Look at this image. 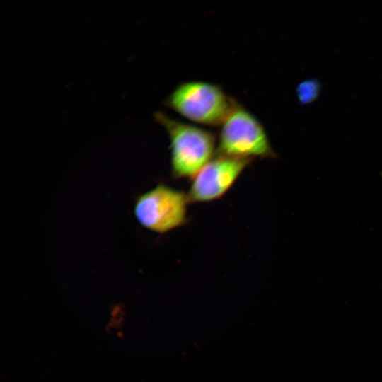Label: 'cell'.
<instances>
[{"mask_svg": "<svg viewBox=\"0 0 382 382\" xmlns=\"http://www.w3.org/2000/svg\"><path fill=\"white\" fill-rule=\"evenodd\" d=\"M155 117L170 139L173 176L176 179L192 178L214 158L217 149L214 135L200 127L175 120L160 112Z\"/></svg>", "mask_w": 382, "mask_h": 382, "instance_id": "cell-1", "label": "cell"}, {"mask_svg": "<svg viewBox=\"0 0 382 382\" xmlns=\"http://www.w3.org/2000/svg\"><path fill=\"white\" fill-rule=\"evenodd\" d=\"M219 127L217 155L250 161L277 157L262 123L237 102Z\"/></svg>", "mask_w": 382, "mask_h": 382, "instance_id": "cell-2", "label": "cell"}, {"mask_svg": "<svg viewBox=\"0 0 382 382\" xmlns=\"http://www.w3.org/2000/svg\"><path fill=\"white\" fill-rule=\"evenodd\" d=\"M236 102L219 86L202 81L179 84L166 100L182 117L208 126H220Z\"/></svg>", "mask_w": 382, "mask_h": 382, "instance_id": "cell-3", "label": "cell"}, {"mask_svg": "<svg viewBox=\"0 0 382 382\" xmlns=\"http://www.w3.org/2000/svg\"><path fill=\"white\" fill-rule=\"evenodd\" d=\"M187 194L161 184L138 197L134 214L145 228L165 233L187 221Z\"/></svg>", "mask_w": 382, "mask_h": 382, "instance_id": "cell-4", "label": "cell"}, {"mask_svg": "<svg viewBox=\"0 0 382 382\" xmlns=\"http://www.w3.org/2000/svg\"><path fill=\"white\" fill-rule=\"evenodd\" d=\"M251 161L216 155L193 178L187 197L190 202H209L224 195Z\"/></svg>", "mask_w": 382, "mask_h": 382, "instance_id": "cell-5", "label": "cell"}, {"mask_svg": "<svg viewBox=\"0 0 382 382\" xmlns=\"http://www.w3.org/2000/svg\"><path fill=\"white\" fill-rule=\"evenodd\" d=\"M320 88V83L317 79H307L301 82L296 87L299 102L302 105L314 102L319 96Z\"/></svg>", "mask_w": 382, "mask_h": 382, "instance_id": "cell-6", "label": "cell"}]
</instances>
